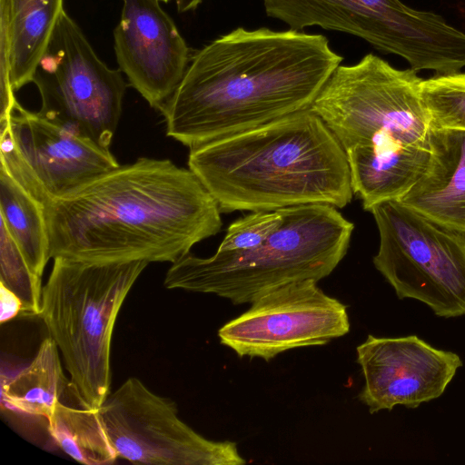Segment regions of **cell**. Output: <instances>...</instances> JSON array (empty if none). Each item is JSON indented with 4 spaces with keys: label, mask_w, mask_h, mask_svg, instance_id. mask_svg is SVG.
I'll return each instance as SVG.
<instances>
[{
    "label": "cell",
    "mask_w": 465,
    "mask_h": 465,
    "mask_svg": "<svg viewBox=\"0 0 465 465\" xmlns=\"http://www.w3.org/2000/svg\"><path fill=\"white\" fill-rule=\"evenodd\" d=\"M146 261L96 263L54 259L41 312L71 381L91 409L110 394L111 342L119 311Z\"/></svg>",
    "instance_id": "6"
},
{
    "label": "cell",
    "mask_w": 465,
    "mask_h": 465,
    "mask_svg": "<svg viewBox=\"0 0 465 465\" xmlns=\"http://www.w3.org/2000/svg\"><path fill=\"white\" fill-rule=\"evenodd\" d=\"M429 139V165L399 200L465 232V130L430 128Z\"/></svg>",
    "instance_id": "15"
},
{
    "label": "cell",
    "mask_w": 465,
    "mask_h": 465,
    "mask_svg": "<svg viewBox=\"0 0 465 465\" xmlns=\"http://www.w3.org/2000/svg\"><path fill=\"white\" fill-rule=\"evenodd\" d=\"M282 223L281 210L251 212L232 223L218 252H243L261 245Z\"/></svg>",
    "instance_id": "22"
},
{
    "label": "cell",
    "mask_w": 465,
    "mask_h": 465,
    "mask_svg": "<svg viewBox=\"0 0 465 465\" xmlns=\"http://www.w3.org/2000/svg\"><path fill=\"white\" fill-rule=\"evenodd\" d=\"M356 352L364 378L359 400L371 413L396 405L417 408L439 398L462 365L458 354L436 349L415 335H369Z\"/></svg>",
    "instance_id": "13"
},
{
    "label": "cell",
    "mask_w": 465,
    "mask_h": 465,
    "mask_svg": "<svg viewBox=\"0 0 465 465\" xmlns=\"http://www.w3.org/2000/svg\"><path fill=\"white\" fill-rule=\"evenodd\" d=\"M203 0H175L178 12L185 13L194 10Z\"/></svg>",
    "instance_id": "24"
},
{
    "label": "cell",
    "mask_w": 465,
    "mask_h": 465,
    "mask_svg": "<svg viewBox=\"0 0 465 465\" xmlns=\"http://www.w3.org/2000/svg\"><path fill=\"white\" fill-rule=\"evenodd\" d=\"M47 430L55 443L80 463L105 465L118 459L97 409L82 401H57L47 418Z\"/></svg>",
    "instance_id": "19"
},
{
    "label": "cell",
    "mask_w": 465,
    "mask_h": 465,
    "mask_svg": "<svg viewBox=\"0 0 465 465\" xmlns=\"http://www.w3.org/2000/svg\"><path fill=\"white\" fill-rule=\"evenodd\" d=\"M114 31L119 69L153 108L173 94L188 67L190 49L161 0H122Z\"/></svg>",
    "instance_id": "14"
},
{
    "label": "cell",
    "mask_w": 465,
    "mask_h": 465,
    "mask_svg": "<svg viewBox=\"0 0 465 465\" xmlns=\"http://www.w3.org/2000/svg\"><path fill=\"white\" fill-rule=\"evenodd\" d=\"M0 215L31 271L42 278L51 258L45 204L1 166Z\"/></svg>",
    "instance_id": "18"
},
{
    "label": "cell",
    "mask_w": 465,
    "mask_h": 465,
    "mask_svg": "<svg viewBox=\"0 0 465 465\" xmlns=\"http://www.w3.org/2000/svg\"><path fill=\"white\" fill-rule=\"evenodd\" d=\"M0 282L23 302L25 315H38L42 302V278L35 275L4 223L0 228Z\"/></svg>",
    "instance_id": "21"
},
{
    "label": "cell",
    "mask_w": 465,
    "mask_h": 465,
    "mask_svg": "<svg viewBox=\"0 0 465 465\" xmlns=\"http://www.w3.org/2000/svg\"><path fill=\"white\" fill-rule=\"evenodd\" d=\"M422 80L411 68L368 54L340 64L311 107L343 148L353 194L365 211L400 199L428 167L431 126Z\"/></svg>",
    "instance_id": "3"
},
{
    "label": "cell",
    "mask_w": 465,
    "mask_h": 465,
    "mask_svg": "<svg viewBox=\"0 0 465 465\" xmlns=\"http://www.w3.org/2000/svg\"><path fill=\"white\" fill-rule=\"evenodd\" d=\"M268 16L290 29L318 26L362 38L379 51L394 54L418 72L436 74L465 67V33L432 12L401 0H262Z\"/></svg>",
    "instance_id": "7"
},
{
    "label": "cell",
    "mask_w": 465,
    "mask_h": 465,
    "mask_svg": "<svg viewBox=\"0 0 465 465\" xmlns=\"http://www.w3.org/2000/svg\"><path fill=\"white\" fill-rule=\"evenodd\" d=\"M38 113L110 150L127 84L108 67L64 9L35 71Z\"/></svg>",
    "instance_id": "9"
},
{
    "label": "cell",
    "mask_w": 465,
    "mask_h": 465,
    "mask_svg": "<svg viewBox=\"0 0 465 465\" xmlns=\"http://www.w3.org/2000/svg\"><path fill=\"white\" fill-rule=\"evenodd\" d=\"M317 282L297 281L264 292L219 329L220 342L240 358L270 361L286 351L324 345L346 335L347 306Z\"/></svg>",
    "instance_id": "11"
},
{
    "label": "cell",
    "mask_w": 465,
    "mask_h": 465,
    "mask_svg": "<svg viewBox=\"0 0 465 465\" xmlns=\"http://www.w3.org/2000/svg\"><path fill=\"white\" fill-rule=\"evenodd\" d=\"M161 1H163V2H164V3H167V2H168V1H170V0H161Z\"/></svg>",
    "instance_id": "25"
},
{
    "label": "cell",
    "mask_w": 465,
    "mask_h": 465,
    "mask_svg": "<svg viewBox=\"0 0 465 465\" xmlns=\"http://www.w3.org/2000/svg\"><path fill=\"white\" fill-rule=\"evenodd\" d=\"M118 458L148 465H242L233 441H214L178 416L175 402L128 378L97 409Z\"/></svg>",
    "instance_id": "10"
},
{
    "label": "cell",
    "mask_w": 465,
    "mask_h": 465,
    "mask_svg": "<svg viewBox=\"0 0 465 465\" xmlns=\"http://www.w3.org/2000/svg\"><path fill=\"white\" fill-rule=\"evenodd\" d=\"M280 210L281 224L258 247L217 251L208 258L189 252L172 263L164 286L213 293L240 305L282 284L329 276L347 253L354 224L329 204Z\"/></svg>",
    "instance_id": "5"
},
{
    "label": "cell",
    "mask_w": 465,
    "mask_h": 465,
    "mask_svg": "<svg viewBox=\"0 0 465 465\" xmlns=\"http://www.w3.org/2000/svg\"><path fill=\"white\" fill-rule=\"evenodd\" d=\"M221 213L192 170L140 157L45 204L50 255L173 263L221 231Z\"/></svg>",
    "instance_id": "1"
},
{
    "label": "cell",
    "mask_w": 465,
    "mask_h": 465,
    "mask_svg": "<svg viewBox=\"0 0 465 465\" xmlns=\"http://www.w3.org/2000/svg\"><path fill=\"white\" fill-rule=\"evenodd\" d=\"M64 0H0V90L33 82Z\"/></svg>",
    "instance_id": "16"
},
{
    "label": "cell",
    "mask_w": 465,
    "mask_h": 465,
    "mask_svg": "<svg viewBox=\"0 0 465 465\" xmlns=\"http://www.w3.org/2000/svg\"><path fill=\"white\" fill-rule=\"evenodd\" d=\"M1 323L9 322L23 312L21 299L0 282Z\"/></svg>",
    "instance_id": "23"
},
{
    "label": "cell",
    "mask_w": 465,
    "mask_h": 465,
    "mask_svg": "<svg viewBox=\"0 0 465 465\" xmlns=\"http://www.w3.org/2000/svg\"><path fill=\"white\" fill-rule=\"evenodd\" d=\"M380 235L375 268L400 299H414L444 318L465 314V232L399 199L370 211Z\"/></svg>",
    "instance_id": "8"
},
{
    "label": "cell",
    "mask_w": 465,
    "mask_h": 465,
    "mask_svg": "<svg viewBox=\"0 0 465 465\" xmlns=\"http://www.w3.org/2000/svg\"><path fill=\"white\" fill-rule=\"evenodd\" d=\"M188 167L222 213L343 208L354 195L345 152L312 108L191 148Z\"/></svg>",
    "instance_id": "4"
},
{
    "label": "cell",
    "mask_w": 465,
    "mask_h": 465,
    "mask_svg": "<svg viewBox=\"0 0 465 465\" xmlns=\"http://www.w3.org/2000/svg\"><path fill=\"white\" fill-rule=\"evenodd\" d=\"M2 127L0 161L45 204L120 165L110 150L18 101Z\"/></svg>",
    "instance_id": "12"
},
{
    "label": "cell",
    "mask_w": 465,
    "mask_h": 465,
    "mask_svg": "<svg viewBox=\"0 0 465 465\" xmlns=\"http://www.w3.org/2000/svg\"><path fill=\"white\" fill-rule=\"evenodd\" d=\"M341 61L322 35L238 27L191 56L166 134L191 149L311 108Z\"/></svg>",
    "instance_id": "2"
},
{
    "label": "cell",
    "mask_w": 465,
    "mask_h": 465,
    "mask_svg": "<svg viewBox=\"0 0 465 465\" xmlns=\"http://www.w3.org/2000/svg\"><path fill=\"white\" fill-rule=\"evenodd\" d=\"M56 343L48 336L28 366L12 378L2 375V406L47 419L57 401H83L71 379L64 375Z\"/></svg>",
    "instance_id": "17"
},
{
    "label": "cell",
    "mask_w": 465,
    "mask_h": 465,
    "mask_svg": "<svg viewBox=\"0 0 465 465\" xmlns=\"http://www.w3.org/2000/svg\"><path fill=\"white\" fill-rule=\"evenodd\" d=\"M421 97L431 128L465 130V73L423 79Z\"/></svg>",
    "instance_id": "20"
}]
</instances>
